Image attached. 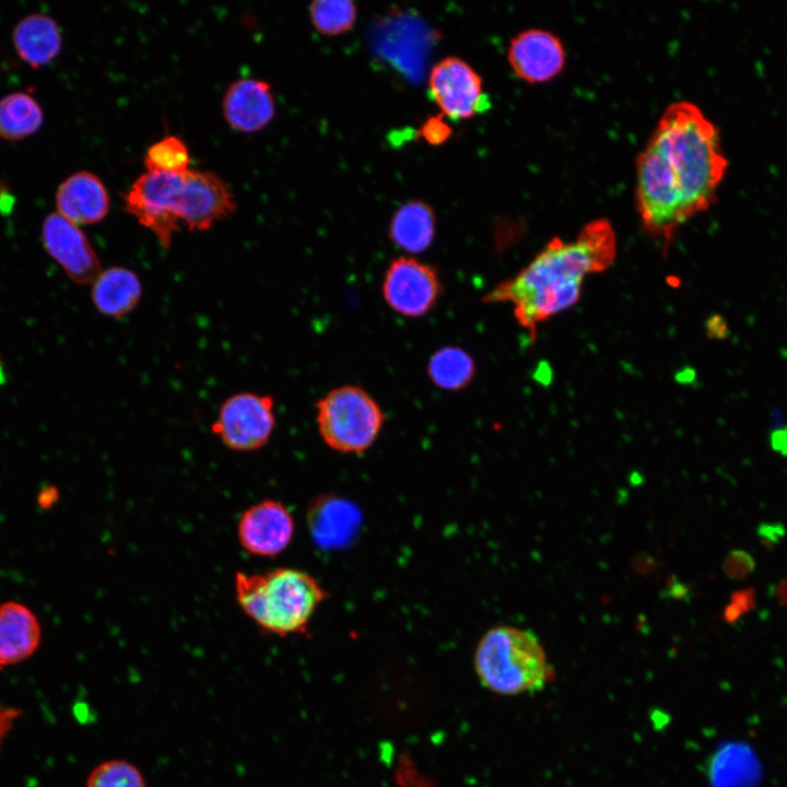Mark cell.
I'll return each instance as SVG.
<instances>
[{
	"instance_id": "obj_9",
	"label": "cell",
	"mask_w": 787,
	"mask_h": 787,
	"mask_svg": "<svg viewBox=\"0 0 787 787\" xmlns=\"http://www.w3.org/2000/svg\"><path fill=\"white\" fill-rule=\"evenodd\" d=\"M442 282L437 270L412 257H398L388 266L381 291L386 304L406 317H422L436 305Z\"/></svg>"
},
{
	"instance_id": "obj_30",
	"label": "cell",
	"mask_w": 787,
	"mask_h": 787,
	"mask_svg": "<svg viewBox=\"0 0 787 787\" xmlns=\"http://www.w3.org/2000/svg\"><path fill=\"white\" fill-rule=\"evenodd\" d=\"M753 603V592L749 590H743L740 594H736L733 598V602L731 604L732 612L730 614L732 618H737L742 612H747L751 609Z\"/></svg>"
},
{
	"instance_id": "obj_22",
	"label": "cell",
	"mask_w": 787,
	"mask_h": 787,
	"mask_svg": "<svg viewBox=\"0 0 787 787\" xmlns=\"http://www.w3.org/2000/svg\"><path fill=\"white\" fill-rule=\"evenodd\" d=\"M44 115L38 102L27 93L15 92L0 99V138L17 141L35 133Z\"/></svg>"
},
{
	"instance_id": "obj_23",
	"label": "cell",
	"mask_w": 787,
	"mask_h": 787,
	"mask_svg": "<svg viewBox=\"0 0 787 787\" xmlns=\"http://www.w3.org/2000/svg\"><path fill=\"white\" fill-rule=\"evenodd\" d=\"M427 374L432 383L448 391L466 388L475 375L472 356L461 348L449 345L437 350L430 359Z\"/></svg>"
},
{
	"instance_id": "obj_24",
	"label": "cell",
	"mask_w": 787,
	"mask_h": 787,
	"mask_svg": "<svg viewBox=\"0 0 787 787\" xmlns=\"http://www.w3.org/2000/svg\"><path fill=\"white\" fill-rule=\"evenodd\" d=\"M309 17L321 35L338 36L352 30L357 8L349 0H317L309 7Z\"/></svg>"
},
{
	"instance_id": "obj_25",
	"label": "cell",
	"mask_w": 787,
	"mask_h": 787,
	"mask_svg": "<svg viewBox=\"0 0 787 787\" xmlns=\"http://www.w3.org/2000/svg\"><path fill=\"white\" fill-rule=\"evenodd\" d=\"M143 162L146 172L181 174L190 168V154L180 138L165 136L148 148Z\"/></svg>"
},
{
	"instance_id": "obj_21",
	"label": "cell",
	"mask_w": 787,
	"mask_h": 787,
	"mask_svg": "<svg viewBox=\"0 0 787 787\" xmlns=\"http://www.w3.org/2000/svg\"><path fill=\"white\" fill-rule=\"evenodd\" d=\"M716 787H754L760 780V764L752 749L742 743L725 745L715 756Z\"/></svg>"
},
{
	"instance_id": "obj_20",
	"label": "cell",
	"mask_w": 787,
	"mask_h": 787,
	"mask_svg": "<svg viewBox=\"0 0 787 787\" xmlns=\"http://www.w3.org/2000/svg\"><path fill=\"white\" fill-rule=\"evenodd\" d=\"M314 540L324 545L341 544L356 527L357 510L348 502L337 498L314 502L308 512Z\"/></svg>"
},
{
	"instance_id": "obj_19",
	"label": "cell",
	"mask_w": 787,
	"mask_h": 787,
	"mask_svg": "<svg viewBox=\"0 0 787 787\" xmlns=\"http://www.w3.org/2000/svg\"><path fill=\"white\" fill-rule=\"evenodd\" d=\"M436 234V215L423 200L404 202L393 213L388 235L392 244L408 254L425 251Z\"/></svg>"
},
{
	"instance_id": "obj_7",
	"label": "cell",
	"mask_w": 787,
	"mask_h": 787,
	"mask_svg": "<svg viewBox=\"0 0 787 787\" xmlns=\"http://www.w3.org/2000/svg\"><path fill=\"white\" fill-rule=\"evenodd\" d=\"M275 421L272 396L240 391L221 403L211 430L227 448L248 453L268 444Z\"/></svg>"
},
{
	"instance_id": "obj_11",
	"label": "cell",
	"mask_w": 787,
	"mask_h": 787,
	"mask_svg": "<svg viewBox=\"0 0 787 787\" xmlns=\"http://www.w3.org/2000/svg\"><path fill=\"white\" fill-rule=\"evenodd\" d=\"M294 536V520L287 508L274 500L248 507L237 524V537L245 551L257 556H275Z\"/></svg>"
},
{
	"instance_id": "obj_28",
	"label": "cell",
	"mask_w": 787,
	"mask_h": 787,
	"mask_svg": "<svg viewBox=\"0 0 787 787\" xmlns=\"http://www.w3.org/2000/svg\"><path fill=\"white\" fill-rule=\"evenodd\" d=\"M420 136L427 143L439 145L451 136V128L442 116H432L421 126Z\"/></svg>"
},
{
	"instance_id": "obj_29",
	"label": "cell",
	"mask_w": 787,
	"mask_h": 787,
	"mask_svg": "<svg viewBox=\"0 0 787 787\" xmlns=\"http://www.w3.org/2000/svg\"><path fill=\"white\" fill-rule=\"evenodd\" d=\"M785 528L782 524L762 522L757 528L760 541L766 548H773L785 536Z\"/></svg>"
},
{
	"instance_id": "obj_15",
	"label": "cell",
	"mask_w": 787,
	"mask_h": 787,
	"mask_svg": "<svg viewBox=\"0 0 787 787\" xmlns=\"http://www.w3.org/2000/svg\"><path fill=\"white\" fill-rule=\"evenodd\" d=\"M56 208L57 213L77 225L95 224L107 216L110 199L97 175L80 171L59 185Z\"/></svg>"
},
{
	"instance_id": "obj_2",
	"label": "cell",
	"mask_w": 787,
	"mask_h": 787,
	"mask_svg": "<svg viewBox=\"0 0 787 787\" xmlns=\"http://www.w3.org/2000/svg\"><path fill=\"white\" fill-rule=\"evenodd\" d=\"M616 257V235L607 219H597L565 242L553 237L513 278L483 296L484 303H509L517 322L532 341L540 324L573 307L585 279L608 270Z\"/></svg>"
},
{
	"instance_id": "obj_10",
	"label": "cell",
	"mask_w": 787,
	"mask_h": 787,
	"mask_svg": "<svg viewBox=\"0 0 787 787\" xmlns=\"http://www.w3.org/2000/svg\"><path fill=\"white\" fill-rule=\"evenodd\" d=\"M42 240L46 252L74 283L91 285L101 272L99 258L84 232L59 213L44 219Z\"/></svg>"
},
{
	"instance_id": "obj_12",
	"label": "cell",
	"mask_w": 787,
	"mask_h": 787,
	"mask_svg": "<svg viewBox=\"0 0 787 787\" xmlns=\"http://www.w3.org/2000/svg\"><path fill=\"white\" fill-rule=\"evenodd\" d=\"M184 196L183 225L190 232L210 230L236 209L228 186L210 172L192 168L186 171Z\"/></svg>"
},
{
	"instance_id": "obj_27",
	"label": "cell",
	"mask_w": 787,
	"mask_h": 787,
	"mask_svg": "<svg viewBox=\"0 0 787 787\" xmlns=\"http://www.w3.org/2000/svg\"><path fill=\"white\" fill-rule=\"evenodd\" d=\"M755 568L753 556L745 550H732L726 557L725 572L731 579L747 578Z\"/></svg>"
},
{
	"instance_id": "obj_3",
	"label": "cell",
	"mask_w": 787,
	"mask_h": 787,
	"mask_svg": "<svg viewBox=\"0 0 787 787\" xmlns=\"http://www.w3.org/2000/svg\"><path fill=\"white\" fill-rule=\"evenodd\" d=\"M234 586L245 614L263 632L283 637L305 633L328 597L314 576L293 567L238 572Z\"/></svg>"
},
{
	"instance_id": "obj_18",
	"label": "cell",
	"mask_w": 787,
	"mask_h": 787,
	"mask_svg": "<svg viewBox=\"0 0 787 787\" xmlns=\"http://www.w3.org/2000/svg\"><path fill=\"white\" fill-rule=\"evenodd\" d=\"M12 40L19 57L32 68H40L60 52L62 36L59 25L48 15L34 13L14 27Z\"/></svg>"
},
{
	"instance_id": "obj_5",
	"label": "cell",
	"mask_w": 787,
	"mask_h": 787,
	"mask_svg": "<svg viewBox=\"0 0 787 787\" xmlns=\"http://www.w3.org/2000/svg\"><path fill=\"white\" fill-rule=\"evenodd\" d=\"M317 425L325 444L343 454L368 449L379 435L385 415L376 400L362 387L345 385L332 389L316 403Z\"/></svg>"
},
{
	"instance_id": "obj_13",
	"label": "cell",
	"mask_w": 787,
	"mask_h": 787,
	"mask_svg": "<svg viewBox=\"0 0 787 787\" xmlns=\"http://www.w3.org/2000/svg\"><path fill=\"white\" fill-rule=\"evenodd\" d=\"M513 72L528 83H543L554 79L565 64V49L554 34L529 28L514 36L507 48Z\"/></svg>"
},
{
	"instance_id": "obj_14",
	"label": "cell",
	"mask_w": 787,
	"mask_h": 787,
	"mask_svg": "<svg viewBox=\"0 0 787 787\" xmlns=\"http://www.w3.org/2000/svg\"><path fill=\"white\" fill-rule=\"evenodd\" d=\"M222 113L226 124L235 131L254 133L265 129L275 115L270 85L254 78L232 82L222 99Z\"/></svg>"
},
{
	"instance_id": "obj_1",
	"label": "cell",
	"mask_w": 787,
	"mask_h": 787,
	"mask_svg": "<svg viewBox=\"0 0 787 787\" xmlns=\"http://www.w3.org/2000/svg\"><path fill=\"white\" fill-rule=\"evenodd\" d=\"M727 167L715 125L693 103L670 104L636 158L643 228L668 246L682 224L712 205Z\"/></svg>"
},
{
	"instance_id": "obj_16",
	"label": "cell",
	"mask_w": 787,
	"mask_h": 787,
	"mask_svg": "<svg viewBox=\"0 0 787 787\" xmlns=\"http://www.w3.org/2000/svg\"><path fill=\"white\" fill-rule=\"evenodd\" d=\"M42 638L40 621L28 606L15 600L0 602V668L30 659Z\"/></svg>"
},
{
	"instance_id": "obj_4",
	"label": "cell",
	"mask_w": 787,
	"mask_h": 787,
	"mask_svg": "<svg viewBox=\"0 0 787 787\" xmlns=\"http://www.w3.org/2000/svg\"><path fill=\"white\" fill-rule=\"evenodd\" d=\"M473 668L481 685L502 696L541 691L552 674L536 634L512 625H497L482 635Z\"/></svg>"
},
{
	"instance_id": "obj_31",
	"label": "cell",
	"mask_w": 787,
	"mask_h": 787,
	"mask_svg": "<svg viewBox=\"0 0 787 787\" xmlns=\"http://www.w3.org/2000/svg\"><path fill=\"white\" fill-rule=\"evenodd\" d=\"M777 600L787 606V578L780 580L776 586Z\"/></svg>"
},
{
	"instance_id": "obj_26",
	"label": "cell",
	"mask_w": 787,
	"mask_h": 787,
	"mask_svg": "<svg viewBox=\"0 0 787 787\" xmlns=\"http://www.w3.org/2000/svg\"><path fill=\"white\" fill-rule=\"evenodd\" d=\"M84 787H148L137 764L126 759L99 762L89 773Z\"/></svg>"
},
{
	"instance_id": "obj_6",
	"label": "cell",
	"mask_w": 787,
	"mask_h": 787,
	"mask_svg": "<svg viewBox=\"0 0 787 787\" xmlns=\"http://www.w3.org/2000/svg\"><path fill=\"white\" fill-rule=\"evenodd\" d=\"M125 209L168 249L183 225L184 173L141 174L125 195Z\"/></svg>"
},
{
	"instance_id": "obj_17",
	"label": "cell",
	"mask_w": 787,
	"mask_h": 787,
	"mask_svg": "<svg viewBox=\"0 0 787 787\" xmlns=\"http://www.w3.org/2000/svg\"><path fill=\"white\" fill-rule=\"evenodd\" d=\"M143 293L142 282L136 271L125 266L102 269L91 283V298L103 316L122 318L139 305Z\"/></svg>"
},
{
	"instance_id": "obj_8",
	"label": "cell",
	"mask_w": 787,
	"mask_h": 787,
	"mask_svg": "<svg viewBox=\"0 0 787 787\" xmlns=\"http://www.w3.org/2000/svg\"><path fill=\"white\" fill-rule=\"evenodd\" d=\"M428 93L443 115L456 121L470 119L490 107L480 74L455 56L443 58L432 68Z\"/></svg>"
}]
</instances>
